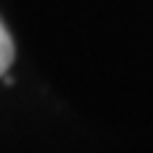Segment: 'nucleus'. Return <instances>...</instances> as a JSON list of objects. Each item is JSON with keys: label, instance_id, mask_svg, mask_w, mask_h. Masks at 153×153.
I'll list each match as a JSON object with an SVG mask.
<instances>
[{"label": "nucleus", "instance_id": "1", "mask_svg": "<svg viewBox=\"0 0 153 153\" xmlns=\"http://www.w3.org/2000/svg\"><path fill=\"white\" fill-rule=\"evenodd\" d=\"M13 56H16V46H13V38L8 33V28L0 21V76L8 71V66L13 64Z\"/></svg>", "mask_w": 153, "mask_h": 153}]
</instances>
